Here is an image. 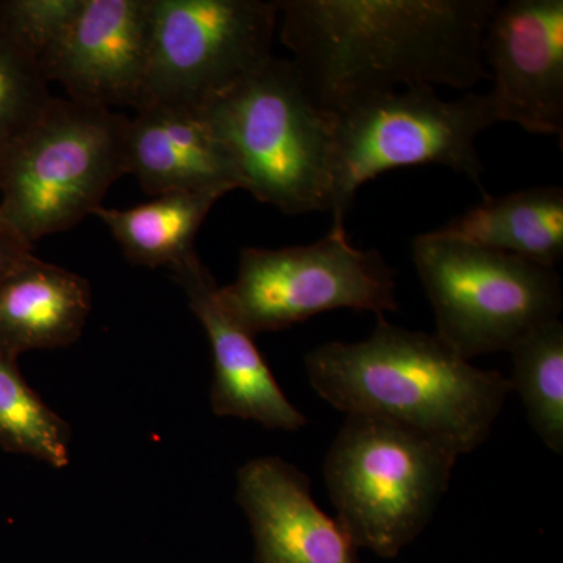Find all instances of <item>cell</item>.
Returning <instances> with one entry per match:
<instances>
[{
  "label": "cell",
  "mask_w": 563,
  "mask_h": 563,
  "mask_svg": "<svg viewBox=\"0 0 563 563\" xmlns=\"http://www.w3.org/2000/svg\"><path fill=\"white\" fill-rule=\"evenodd\" d=\"M512 391L520 393L529 424L544 446L563 453V324L544 322L510 351Z\"/></svg>",
  "instance_id": "18"
},
{
  "label": "cell",
  "mask_w": 563,
  "mask_h": 563,
  "mask_svg": "<svg viewBox=\"0 0 563 563\" xmlns=\"http://www.w3.org/2000/svg\"><path fill=\"white\" fill-rule=\"evenodd\" d=\"M2 3L11 24L40 62L68 31L84 0H2Z\"/></svg>",
  "instance_id": "21"
},
{
  "label": "cell",
  "mask_w": 563,
  "mask_h": 563,
  "mask_svg": "<svg viewBox=\"0 0 563 563\" xmlns=\"http://www.w3.org/2000/svg\"><path fill=\"white\" fill-rule=\"evenodd\" d=\"M68 422L32 390L18 362L0 354V448L62 470L69 465Z\"/></svg>",
  "instance_id": "19"
},
{
  "label": "cell",
  "mask_w": 563,
  "mask_h": 563,
  "mask_svg": "<svg viewBox=\"0 0 563 563\" xmlns=\"http://www.w3.org/2000/svg\"><path fill=\"white\" fill-rule=\"evenodd\" d=\"M220 299L244 331H284L324 312H396V273L377 251L352 246L346 229L307 246L244 247Z\"/></svg>",
  "instance_id": "8"
},
{
  "label": "cell",
  "mask_w": 563,
  "mask_h": 563,
  "mask_svg": "<svg viewBox=\"0 0 563 563\" xmlns=\"http://www.w3.org/2000/svg\"><path fill=\"white\" fill-rule=\"evenodd\" d=\"M129 120L113 109L52 98L0 158V225L32 247L95 214L128 174Z\"/></svg>",
  "instance_id": "4"
},
{
  "label": "cell",
  "mask_w": 563,
  "mask_h": 563,
  "mask_svg": "<svg viewBox=\"0 0 563 563\" xmlns=\"http://www.w3.org/2000/svg\"><path fill=\"white\" fill-rule=\"evenodd\" d=\"M128 174L147 195L242 188L231 152L199 110L144 107L129 120Z\"/></svg>",
  "instance_id": "14"
},
{
  "label": "cell",
  "mask_w": 563,
  "mask_h": 563,
  "mask_svg": "<svg viewBox=\"0 0 563 563\" xmlns=\"http://www.w3.org/2000/svg\"><path fill=\"white\" fill-rule=\"evenodd\" d=\"M199 111L231 152L242 190L287 214L331 211L333 114L295 63L273 57Z\"/></svg>",
  "instance_id": "3"
},
{
  "label": "cell",
  "mask_w": 563,
  "mask_h": 563,
  "mask_svg": "<svg viewBox=\"0 0 563 563\" xmlns=\"http://www.w3.org/2000/svg\"><path fill=\"white\" fill-rule=\"evenodd\" d=\"M459 457L428 433L347 415L324 461L336 521L355 547L396 558L431 521Z\"/></svg>",
  "instance_id": "5"
},
{
  "label": "cell",
  "mask_w": 563,
  "mask_h": 563,
  "mask_svg": "<svg viewBox=\"0 0 563 563\" xmlns=\"http://www.w3.org/2000/svg\"><path fill=\"white\" fill-rule=\"evenodd\" d=\"M152 0H84L68 31L40 58L70 101L140 110L146 90Z\"/></svg>",
  "instance_id": "11"
},
{
  "label": "cell",
  "mask_w": 563,
  "mask_h": 563,
  "mask_svg": "<svg viewBox=\"0 0 563 563\" xmlns=\"http://www.w3.org/2000/svg\"><path fill=\"white\" fill-rule=\"evenodd\" d=\"M277 24V0H152L140 110H201L272 60Z\"/></svg>",
  "instance_id": "9"
},
{
  "label": "cell",
  "mask_w": 563,
  "mask_h": 563,
  "mask_svg": "<svg viewBox=\"0 0 563 563\" xmlns=\"http://www.w3.org/2000/svg\"><path fill=\"white\" fill-rule=\"evenodd\" d=\"M52 98L38 58L0 0V158L40 120Z\"/></svg>",
  "instance_id": "20"
},
{
  "label": "cell",
  "mask_w": 563,
  "mask_h": 563,
  "mask_svg": "<svg viewBox=\"0 0 563 563\" xmlns=\"http://www.w3.org/2000/svg\"><path fill=\"white\" fill-rule=\"evenodd\" d=\"M280 40L314 99L339 110L410 87L470 90L490 77L496 0H277Z\"/></svg>",
  "instance_id": "1"
},
{
  "label": "cell",
  "mask_w": 563,
  "mask_h": 563,
  "mask_svg": "<svg viewBox=\"0 0 563 563\" xmlns=\"http://www.w3.org/2000/svg\"><path fill=\"white\" fill-rule=\"evenodd\" d=\"M169 273L187 295L192 313L210 340L214 365L210 401L214 415L258 422L276 431L303 428L307 418L282 391L254 336L222 306L220 285L198 254Z\"/></svg>",
  "instance_id": "13"
},
{
  "label": "cell",
  "mask_w": 563,
  "mask_h": 563,
  "mask_svg": "<svg viewBox=\"0 0 563 563\" xmlns=\"http://www.w3.org/2000/svg\"><path fill=\"white\" fill-rule=\"evenodd\" d=\"M221 198L217 192H166L129 209L102 206L92 217L110 229L133 265L172 272L196 254V235Z\"/></svg>",
  "instance_id": "17"
},
{
  "label": "cell",
  "mask_w": 563,
  "mask_h": 563,
  "mask_svg": "<svg viewBox=\"0 0 563 563\" xmlns=\"http://www.w3.org/2000/svg\"><path fill=\"white\" fill-rule=\"evenodd\" d=\"M91 312V288L79 274L27 254L0 282V354L68 347Z\"/></svg>",
  "instance_id": "15"
},
{
  "label": "cell",
  "mask_w": 563,
  "mask_h": 563,
  "mask_svg": "<svg viewBox=\"0 0 563 563\" xmlns=\"http://www.w3.org/2000/svg\"><path fill=\"white\" fill-rule=\"evenodd\" d=\"M332 114V229H344L363 184L407 166H446L487 196L476 140L496 122L488 95L443 101L435 88H401L363 96Z\"/></svg>",
  "instance_id": "6"
},
{
  "label": "cell",
  "mask_w": 563,
  "mask_h": 563,
  "mask_svg": "<svg viewBox=\"0 0 563 563\" xmlns=\"http://www.w3.org/2000/svg\"><path fill=\"white\" fill-rule=\"evenodd\" d=\"M496 122L537 135H563V0H510L484 36Z\"/></svg>",
  "instance_id": "10"
},
{
  "label": "cell",
  "mask_w": 563,
  "mask_h": 563,
  "mask_svg": "<svg viewBox=\"0 0 563 563\" xmlns=\"http://www.w3.org/2000/svg\"><path fill=\"white\" fill-rule=\"evenodd\" d=\"M236 501L250 520L257 563H361L342 525L314 503L309 476L284 459L244 463Z\"/></svg>",
  "instance_id": "12"
},
{
  "label": "cell",
  "mask_w": 563,
  "mask_h": 563,
  "mask_svg": "<svg viewBox=\"0 0 563 563\" xmlns=\"http://www.w3.org/2000/svg\"><path fill=\"white\" fill-rule=\"evenodd\" d=\"M32 247L0 225V282L16 266V263L31 254Z\"/></svg>",
  "instance_id": "22"
},
{
  "label": "cell",
  "mask_w": 563,
  "mask_h": 563,
  "mask_svg": "<svg viewBox=\"0 0 563 563\" xmlns=\"http://www.w3.org/2000/svg\"><path fill=\"white\" fill-rule=\"evenodd\" d=\"M412 258L435 314L437 335L465 361L510 352L562 312L555 268L439 231L417 236Z\"/></svg>",
  "instance_id": "7"
},
{
  "label": "cell",
  "mask_w": 563,
  "mask_h": 563,
  "mask_svg": "<svg viewBox=\"0 0 563 563\" xmlns=\"http://www.w3.org/2000/svg\"><path fill=\"white\" fill-rule=\"evenodd\" d=\"M444 235L555 268L563 258V190L528 188L484 201L450 224Z\"/></svg>",
  "instance_id": "16"
},
{
  "label": "cell",
  "mask_w": 563,
  "mask_h": 563,
  "mask_svg": "<svg viewBox=\"0 0 563 563\" xmlns=\"http://www.w3.org/2000/svg\"><path fill=\"white\" fill-rule=\"evenodd\" d=\"M306 369L313 390L335 409L398 422L461 455L483 446L512 395L501 373L476 368L437 333L393 325L384 314L363 342L314 347Z\"/></svg>",
  "instance_id": "2"
}]
</instances>
